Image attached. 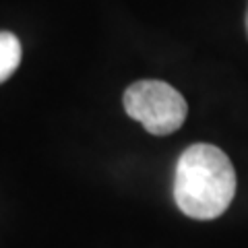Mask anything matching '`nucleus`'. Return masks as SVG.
Masks as SVG:
<instances>
[{"instance_id":"1","label":"nucleus","mask_w":248,"mask_h":248,"mask_svg":"<svg viewBox=\"0 0 248 248\" xmlns=\"http://www.w3.org/2000/svg\"><path fill=\"white\" fill-rule=\"evenodd\" d=\"M236 195V172L226 153L209 143L186 149L176 164L174 199L192 219H215L226 213Z\"/></svg>"},{"instance_id":"2","label":"nucleus","mask_w":248,"mask_h":248,"mask_svg":"<svg viewBox=\"0 0 248 248\" xmlns=\"http://www.w3.org/2000/svg\"><path fill=\"white\" fill-rule=\"evenodd\" d=\"M122 104L130 118L139 120L147 133L155 137L176 133L188 114V106L182 93L166 81L145 79L128 85Z\"/></svg>"},{"instance_id":"3","label":"nucleus","mask_w":248,"mask_h":248,"mask_svg":"<svg viewBox=\"0 0 248 248\" xmlns=\"http://www.w3.org/2000/svg\"><path fill=\"white\" fill-rule=\"evenodd\" d=\"M21 42L11 31H0V83L11 79L21 64Z\"/></svg>"},{"instance_id":"4","label":"nucleus","mask_w":248,"mask_h":248,"mask_svg":"<svg viewBox=\"0 0 248 248\" xmlns=\"http://www.w3.org/2000/svg\"><path fill=\"white\" fill-rule=\"evenodd\" d=\"M244 27H246V37H248V9H246V17H244Z\"/></svg>"}]
</instances>
